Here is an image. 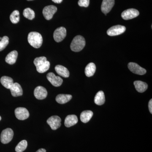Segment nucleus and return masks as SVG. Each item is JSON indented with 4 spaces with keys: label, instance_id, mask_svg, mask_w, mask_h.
I'll use <instances>...</instances> for the list:
<instances>
[{
    "label": "nucleus",
    "instance_id": "nucleus-16",
    "mask_svg": "<svg viewBox=\"0 0 152 152\" xmlns=\"http://www.w3.org/2000/svg\"><path fill=\"white\" fill-rule=\"evenodd\" d=\"M77 117L76 115H69L66 117L65 120L64 124L66 127H70L76 124L78 122Z\"/></svg>",
    "mask_w": 152,
    "mask_h": 152
},
{
    "label": "nucleus",
    "instance_id": "nucleus-2",
    "mask_svg": "<svg viewBox=\"0 0 152 152\" xmlns=\"http://www.w3.org/2000/svg\"><path fill=\"white\" fill-rule=\"evenodd\" d=\"M29 43L35 48H40L43 42L42 37L41 34L37 32H31L28 37Z\"/></svg>",
    "mask_w": 152,
    "mask_h": 152
},
{
    "label": "nucleus",
    "instance_id": "nucleus-21",
    "mask_svg": "<svg viewBox=\"0 0 152 152\" xmlns=\"http://www.w3.org/2000/svg\"><path fill=\"white\" fill-rule=\"evenodd\" d=\"M105 102L104 94L102 91H99L97 93L94 98L95 103L98 105H102Z\"/></svg>",
    "mask_w": 152,
    "mask_h": 152
},
{
    "label": "nucleus",
    "instance_id": "nucleus-24",
    "mask_svg": "<svg viewBox=\"0 0 152 152\" xmlns=\"http://www.w3.org/2000/svg\"><path fill=\"white\" fill-rule=\"evenodd\" d=\"M96 70V66L95 64L93 63H90L86 66L85 74L87 77H92L95 74Z\"/></svg>",
    "mask_w": 152,
    "mask_h": 152
},
{
    "label": "nucleus",
    "instance_id": "nucleus-19",
    "mask_svg": "<svg viewBox=\"0 0 152 152\" xmlns=\"http://www.w3.org/2000/svg\"><path fill=\"white\" fill-rule=\"evenodd\" d=\"M134 84L136 90L139 93H143L148 89V84L141 81H135Z\"/></svg>",
    "mask_w": 152,
    "mask_h": 152
},
{
    "label": "nucleus",
    "instance_id": "nucleus-31",
    "mask_svg": "<svg viewBox=\"0 0 152 152\" xmlns=\"http://www.w3.org/2000/svg\"><path fill=\"white\" fill-rule=\"evenodd\" d=\"M53 2L56 4H60L63 1V0H52Z\"/></svg>",
    "mask_w": 152,
    "mask_h": 152
},
{
    "label": "nucleus",
    "instance_id": "nucleus-26",
    "mask_svg": "<svg viewBox=\"0 0 152 152\" xmlns=\"http://www.w3.org/2000/svg\"><path fill=\"white\" fill-rule=\"evenodd\" d=\"M11 22L13 24H16L20 21V13L18 10H15L12 12L10 16Z\"/></svg>",
    "mask_w": 152,
    "mask_h": 152
},
{
    "label": "nucleus",
    "instance_id": "nucleus-32",
    "mask_svg": "<svg viewBox=\"0 0 152 152\" xmlns=\"http://www.w3.org/2000/svg\"><path fill=\"white\" fill-rule=\"evenodd\" d=\"M36 152H46V150L45 149L41 148L38 150Z\"/></svg>",
    "mask_w": 152,
    "mask_h": 152
},
{
    "label": "nucleus",
    "instance_id": "nucleus-9",
    "mask_svg": "<svg viewBox=\"0 0 152 152\" xmlns=\"http://www.w3.org/2000/svg\"><path fill=\"white\" fill-rule=\"evenodd\" d=\"M57 11V8L55 6L50 5L45 7L43 10L44 18L47 20H51Z\"/></svg>",
    "mask_w": 152,
    "mask_h": 152
},
{
    "label": "nucleus",
    "instance_id": "nucleus-14",
    "mask_svg": "<svg viewBox=\"0 0 152 152\" xmlns=\"http://www.w3.org/2000/svg\"><path fill=\"white\" fill-rule=\"evenodd\" d=\"M115 4V0H103L101 6L102 12L107 15L110 12Z\"/></svg>",
    "mask_w": 152,
    "mask_h": 152
},
{
    "label": "nucleus",
    "instance_id": "nucleus-10",
    "mask_svg": "<svg viewBox=\"0 0 152 152\" xmlns=\"http://www.w3.org/2000/svg\"><path fill=\"white\" fill-rule=\"evenodd\" d=\"M128 66L129 69L133 73L142 75L146 73V69L142 68V67L140 66L138 64L136 63H129L128 64Z\"/></svg>",
    "mask_w": 152,
    "mask_h": 152
},
{
    "label": "nucleus",
    "instance_id": "nucleus-20",
    "mask_svg": "<svg viewBox=\"0 0 152 152\" xmlns=\"http://www.w3.org/2000/svg\"><path fill=\"white\" fill-rule=\"evenodd\" d=\"M72 98V95L61 94L57 96L56 100L57 102L59 104H64L70 101Z\"/></svg>",
    "mask_w": 152,
    "mask_h": 152
},
{
    "label": "nucleus",
    "instance_id": "nucleus-12",
    "mask_svg": "<svg viewBox=\"0 0 152 152\" xmlns=\"http://www.w3.org/2000/svg\"><path fill=\"white\" fill-rule=\"evenodd\" d=\"M15 115L18 120H25L29 117V113L26 109L24 107H18L15 110Z\"/></svg>",
    "mask_w": 152,
    "mask_h": 152
},
{
    "label": "nucleus",
    "instance_id": "nucleus-8",
    "mask_svg": "<svg viewBox=\"0 0 152 152\" xmlns=\"http://www.w3.org/2000/svg\"><path fill=\"white\" fill-rule=\"evenodd\" d=\"M140 13L137 10L134 9H129L126 10L121 14V17L125 20H131L138 16Z\"/></svg>",
    "mask_w": 152,
    "mask_h": 152
},
{
    "label": "nucleus",
    "instance_id": "nucleus-23",
    "mask_svg": "<svg viewBox=\"0 0 152 152\" xmlns=\"http://www.w3.org/2000/svg\"><path fill=\"white\" fill-rule=\"evenodd\" d=\"M93 113L91 111H84L80 115V120L82 122L87 123L88 122L93 116Z\"/></svg>",
    "mask_w": 152,
    "mask_h": 152
},
{
    "label": "nucleus",
    "instance_id": "nucleus-15",
    "mask_svg": "<svg viewBox=\"0 0 152 152\" xmlns=\"http://www.w3.org/2000/svg\"><path fill=\"white\" fill-rule=\"evenodd\" d=\"M10 90L13 96H20L23 95V91L22 87L18 83H14L10 88Z\"/></svg>",
    "mask_w": 152,
    "mask_h": 152
},
{
    "label": "nucleus",
    "instance_id": "nucleus-35",
    "mask_svg": "<svg viewBox=\"0 0 152 152\" xmlns=\"http://www.w3.org/2000/svg\"><path fill=\"white\" fill-rule=\"evenodd\" d=\"M28 1H33V0H27Z\"/></svg>",
    "mask_w": 152,
    "mask_h": 152
},
{
    "label": "nucleus",
    "instance_id": "nucleus-18",
    "mask_svg": "<svg viewBox=\"0 0 152 152\" xmlns=\"http://www.w3.org/2000/svg\"><path fill=\"white\" fill-rule=\"evenodd\" d=\"M18 56V53L17 51L13 50L9 53L6 57V62L9 64L12 65L16 62Z\"/></svg>",
    "mask_w": 152,
    "mask_h": 152
},
{
    "label": "nucleus",
    "instance_id": "nucleus-28",
    "mask_svg": "<svg viewBox=\"0 0 152 152\" xmlns=\"http://www.w3.org/2000/svg\"><path fill=\"white\" fill-rule=\"evenodd\" d=\"M9 43V38L7 36L3 37L2 39L0 41V51H1L5 48L8 45Z\"/></svg>",
    "mask_w": 152,
    "mask_h": 152
},
{
    "label": "nucleus",
    "instance_id": "nucleus-11",
    "mask_svg": "<svg viewBox=\"0 0 152 152\" xmlns=\"http://www.w3.org/2000/svg\"><path fill=\"white\" fill-rule=\"evenodd\" d=\"M47 77L49 81L54 86L59 87L63 83L62 79L59 76H56L53 73H49L47 75Z\"/></svg>",
    "mask_w": 152,
    "mask_h": 152
},
{
    "label": "nucleus",
    "instance_id": "nucleus-1",
    "mask_svg": "<svg viewBox=\"0 0 152 152\" xmlns=\"http://www.w3.org/2000/svg\"><path fill=\"white\" fill-rule=\"evenodd\" d=\"M34 62L38 72L43 73L50 69V62L47 61L46 57L42 56L36 58Z\"/></svg>",
    "mask_w": 152,
    "mask_h": 152
},
{
    "label": "nucleus",
    "instance_id": "nucleus-7",
    "mask_svg": "<svg viewBox=\"0 0 152 152\" xmlns=\"http://www.w3.org/2000/svg\"><path fill=\"white\" fill-rule=\"evenodd\" d=\"M126 30V28L124 26L116 25L109 28L107 31V34L110 36H118L123 34Z\"/></svg>",
    "mask_w": 152,
    "mask_h": 152
},
{
    "label": "nucleus",
    "instance_id": "nucleus-27",
    "mask_svg": "<svg viewBox=\"0 0 152 152\" xmlns=\"http://www.w3.org/2000/svg\"><path fill=\"white\" fill-rule=\"evenodd\" d=\"M27 142L26 140H22L18 145L15 148V151L17 152H23L26 149L27 147Z\"/></svg>",
    "mask_w": 152,
    "mask_h": 152
},
{
    "label": "nucleus",
    "instance_id": "nucleus-3",
    "mask_svg": "<svg viewBox=\"0 0 152 152\" xmlns=\"http://www.w3.org/2000/svg\"><path fill=\"white\" fill-rule=\"evenodd\" d=\"M86 45L85 38L81 36H77L71 43L70 48L72 51L78 52L81 51Z\"/></svg>",
    "mask_w": 152,
    "mask_h": 152
},
{
    "label": "nucleus",
    "instance_id": "nucleus-29",
    "mask_svg": "<svg viewBox=\"0 0 152 152\" xmlns=\"http://www.w3.org/2000/svg\"><path fill=\"white\" fill-rule=\"evenodd\" d=\"M90 4V0H79L78 5L80 7H87Z\"/></svg>",
    "mask_w": 152,
    "mask_h": 152
},
{
    "label": "nucleus",
    "instance_id": "nucleus-30",
    "mask_svg": "<svg viewBox=\"0 0 152 152\" xmlns=\"http://www.w3.org/2000/svg\"><path fill=\"white\" fill-rule=\"evenodd\" d=\"M148 107L150 113L152 114V99H151V100L149 102L148 104Z\"/></svg>",
    "mask_w": 152,
    "mask_h": 152
},
{
    "label": "nucleus",
    "instance_id": "nucleus-13",
    "mask_svg": "<svg viewBox=\"0 0 152 152\" xmlns=\"http://www.w3.org/2000/svg\"><path fill=\"white\" fill-rule=\"evenodd\" d=\"M34 95L35 97L38 99L42 100L47 97L48 96V91L45 88L39 86L35 89Z\"/></svg>",
    "mask_w": 152,
    "mask_h": 152
},
{
    "label": "nucleus",
    "instance_id": "nucleus-22",
    "mask_svg": "<svg viewBox=\"0 0 152 152\" xmlns=\"http://www.w3.org/2000/svg\"><path fill=\"white\" fill-rule=\"evenodd\" d=\"M1 83L5 88L9 89H10L14 83L13 79L7 76H3L2 77L1 79Z\"/></svg>",
    "mask_w": 152,
    "mask_h": 152
},
{
    "label": "nucleus",
    "instance_id": "nucleus-6",
    "mask_svg": "<svg viewBox=\"0 0 152 152\" xmlns=\"http://www.w3.org/2000/svg\"><path fill=\"white\" fill-rule=\"evenodd\" d=\"M61 120L59 117L57 115L52 116L47 120V123L48 124L52 129L56 130L60 127Z\"/></svg>",
    "mask_w": 152,
    "mask_h": 152
},
{
    "label": "nucleus",
    "instance_id": "nucleus-17",
    "mask_svg": "<svg viewBox=\"0 0 152 152\" xmlns=\"http://www.w3.org/2000/svg\"><path fill=\"white\" fill-rule=\"evenodd\" d=\"M55 70L57 73L59 75L65 78H67L69 76V72L66 68L62 65L56 66L55 67Z\"/></svg>",
    "mask_w": 152,
    "mask_h": 152
},
{
    "label": "nucleus",
    "instance_id": "nucleus-5",
    "mask_svg": "<svg viewBox=\"0 0 152 152\" xmlns=\"http://www.w3.org/2000/svg\"><path fill=\"white\" fill-rule=\"evenodd\" d=\"M66 36V30L64 27H61L55 30L53 34L55 41L57 42L62 41Z\"/></svg>",
    "mask_w": 152,
    "mask_h": 152
},
{
    "label": "nucleus",
    "instance_id": "nucleus-25",
    "mask_svg": "<svg viewBox=\"0 0 152 152\" xmlns=\"http://www.w3.org/2000/svg\"><path fill=\"white\" fill-rule=\"evenodd\" d=\"M23 15L25 18L30 20H32L35 16L34 12L29 8H27L24 10Z\"/></svg>",
    "mask_w": 152,
    "mask_h": 152
},
{
    "label": "nucleus",
    "instance_id": "nucleus-33",
    "mask_svg": "<svg viewBox=\"0 0 152 152\" xmlns=\"http://www.w3.org/2000/svg\"><path fill=\"white\" fill-rule=\"evenodd\" d=\"M2 39V38L0 37V40H1Z\"/></svg>",
    "mask_w": 152,
    "mask_h": 152
},
{
    "label": "nucleus",
    "instance_id": "nucleus-34",
    "mask_svg": "<svg viewBox=\"0 0 152 152\" xmlns=\"http://www.w3.org/2000/svg\"><path fill=\"white\" fill-rule=\"evenodd\" d=\"M1 117L0 116V121H1Z\"/></svg>",
    "mask_w": 152,
    "mask_h": 152
},
{
    "label": "nucleus",
    "instance_id": "nucleus-4",
    "mask_svg": "<svg viewBox=\"0 0 152 152\" xmlns=\"http://www.w3.org/2000/svg\"><path fill=\"white\" fill-rule=\"evenodd\" d=\"M14 132L10 128H7L2 132L1 134V141L3 144L9 143L12 140Z\"/></svg>",
    "mask_w": 152,
    "mask_h": 152
}]
</instances>
